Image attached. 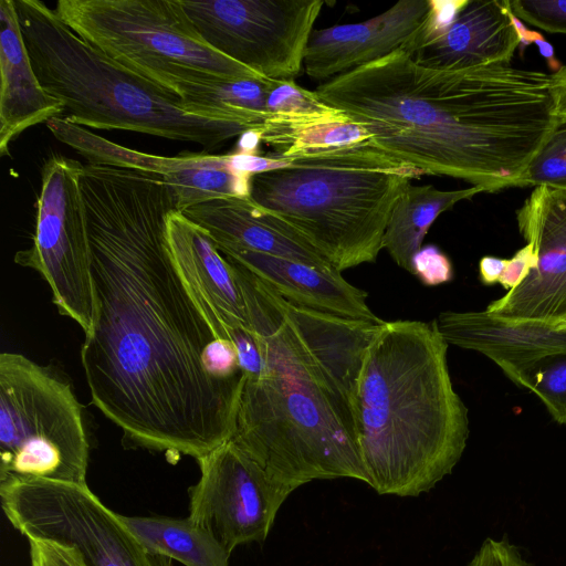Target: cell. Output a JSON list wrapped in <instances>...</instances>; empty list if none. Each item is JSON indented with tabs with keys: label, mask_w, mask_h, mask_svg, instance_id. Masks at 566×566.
<instances>
[{
	"label": "cell",
	"mask_w": 566,
	"mask_h": 566,
	"mask_svg": "<svg viewBox=\"0 0 566 566\" xmlns=\"http://www.w3.org/2000/svg\"><path fill=\"white\" fill-rule=\"evenodd\" d=\"M266 118H314L335 111L324 103L315 91L306 90L294 80H272L265 101Z\"/></svg>",
	"instance_id": "cell-28"
},
{
	"label": "cell",
	"mask_w": 566,
	"mask_h": 566,
	"mask_svg": "<svg viewBox=\"0 0 566 566\" xmlns=\"http://www.w3.org/2000/svg\"><path fill=\"white\" fill-rule=\"evenodd\" d=\"M521 44L510 0H467L443 29L416 38L408 53L436 70H465L510 64Z\"/></svg>",
	"instance_id": "cell-16"
},
{
	"label": "cell",
	"mask_w": 566,
	"mask_h": 566,
	"mask_svg": "<svg viewBox=\"0 0 566 566\" xmlns=\"http://www.w3.org/2000/svg\"><path fill=\"white\" fill-rule=\"evenodd\" d=\"M90 443L71 385L22 354L0 355V480L87 484Z\"/></svg>",
	"instance_id": "cell-8"
},
{
	"label": "cell",
	"mask_w": 566,
	"mask_h": 566,
	"mask_svg": "<svg viewBox=\"0 0 566 566\" xmlns=\"http://www.w3.org/2000/svg\"><path fill=\"white\" fill-rule=\"evenodd\" d=\"M314 91L394 158L485 192L517 187L558 122L551 74L511 64L436 70L402 50Z\"/></svg>",
	"instance_id": "cell-2"
},
{
	"label": "cell",
	"mask_w": 566,
	"mask_h": 566,
	"mask_svg": "<svg viewBox=\"0 0 566 566\" xmlns=\"http://www.w3.org/2000/svg\"><path fill=\"white\" fill-rule=\"evenodd\" d=\"M262 143L279 156L343 147L370 140L368 132L335 109L323 116L305 119L266 118L259 128Z\"/></svg>",
	"instance_id": "cell-25"
},
{
	"label": "cell",
	"mask_w": 566,
	"mask_h": 566,
	"mask_svg": "<svg viewBox=\"0 0 566 566\" xmlns=\"http://www.w3.org/2000/svg\"><path fill=\"white\" fill-rule=\"evenodd\" d=\"M94 321L81 361L93 403L133 446L198 459L232 439L245 380L233 343L178 271L170 188L83 165Z\"/></svg>",
	"instance_id": "cell-1"
},
{
	"label": "cell",
	"mask_w": 566,
	"mask_h": 566,
	"mask_svg": "<svg viewBox=\"0 0 566 566\" xmlns=\"http://www.w3.org/2000/svg\"><path fill=\"white\" fill-rule=\"evenodd\" d=\"M0 499L18 532L73 549L84 566H172L149 552L87 484L9 478L0 480Z\"/></svg>",
	"instance_id": "cell-9"
},
{
	"label": "cell",
	"mask_w": 566,
	"mask_h": 566,
	"mask_svg": "<svg viewBox=\"0 0 566 566\" xmlns=\"http://www.w3.org/2000/svg\"><path fill=\"white\" fill-rule=\"evenodd\" d=\"M46 126L88 164L134 169L160 178L170 188L178 212L218 198L250 197L251 176L235 170L229 154L158 156L111 142L63 117L50 119Z\"/></svg>",
	"instance_id": "cell-13"
},
{
	"label": "cell",
	"mask_w": 566,
	"mask_h": 566,
	"mask_svg": "<svg viewBox=\"0 0 566 566\" xmlns=\"http://www.w3.org/2000/svg\"><path fill=\"white\" fill-rule=\"evenodd\" d=\"M124 522L145 547L185 566H229V553L190 517L124 516Z\"/></svg>",
	"instance_id": "cell-24"
},
{
	"label": "cell",
	"mask_w": 566,
	"mask_h": 566,
	"mask_svg": "<svg viewBox=\"0 0 566 566\" xmlns=\"http://www.w3.org/2000/svg\"><path fill=\"white\" fill-rule=\"evenodd\" d=\"M220 252L296 305L348 319L384 322L368 306V293L336 270L249 250Z\"/></svg>",
	"instance_id": "cell-20"
},
{
	"label": "cell",
	"mask_w": 566,
	"mask_h": 566,
	"mask_svg": "<svg viewBox=\"0 0 566 566\" xmlns=\"http://www.w3.org/2000/svg\"><path fill=\"white\" fill-rule=\"evenodd\" d=\"M181 213L203 229L219 251L249 250L336 270L295 229L250 197L218 198L192 206Z\"/></svg>",
	"instance_id": "cell-18"
},
{
	"label": "cell",
	"mask_w": 566,
	"mask_h": 566,
	"mask_svg": "<svg viewBox=\"0 0 566 566\" xmlns=\"http://www.w3.org/2000/svg\"><path fill=\"white\" fill-rule=\"evenodd\" d=\"M167 241L178 271L213 323L228 337L232 331L251 333L234 268L211 237L181 212L174 211L167 219Z\"/></svg>",
	"instance_id": "cell-19"
},
{
	"label": "cell",
	"mask_w": 566,
	"mask_h": 566,
	"mask_svg": "<svg viewBox=\"0 0 566 566\" xmlns=\"http://www.w3.org/2000/svg\"><path fill=\"white\" fill-rule=\"evenodd\" d=\"M449 345L479 352L517 384L541 359L566 352V327L480 312L446 311L434 319Z\"/></svg>",
	"instance_id": "cell-17"
},
{
	"label": "cell",
	"mask_w": 566,
	"mask_h": 566,
	"mask_svg": "<svg viewBox=\"0 0 566 566\" xmlns=\"http://www.w3.org/2000/svg\"><path fill=\"white\" fill-rule=\"evenodd\" d=\"M410 273L426 286H437L453 279L449 256L434 244L422 245L411 258Z\"/></svg>",
	"instance_id": "cell-30"
},
{
	"label": "cell",
	"mask_w": 566,
	"mask_h": 566,
	"mask_svg": "<svg viewBox=\"0 0 566 566\" xmlns=\"http://www.w3.org/2000/svg\"><path fill=\"white\" fill-rule=\"evenodd\" d=\"M514 17L549 33L566 34V0H512Z\"/></svg>",
	"instance_id": "cell-29"
},
{
	"label": "cell",
	"mask_w": 566,
	"mask_h": 566,
	"mask_svg": "<svg viewBox=\"0 0 566 566\" xmlns=\"http://www.w3.org/2000/svg\"><path fill=\"white\" fill-rule=\"evenodd\" d=\"M54 10L83 40L170 94L196 77L264 78L211 48L180 0H60Z\"/></svg>",
	"instance_id": "cell-7"
},
{
	"label": "cell",
	"mask_w": 566,
	"mask_h": 566,
	"mask_svg": "<svg viewBox=\"0 0 566 566\" xmlns=\"http://www.w3.org/2000/svg\"><path fill=\"white\" fill-rule=\"evenodd\" d=\"M551 76L555 114L566 120V65L560 66Z\"/></svg>",
	"instance_id": "cell-33"
},
{
	"label": "cell",
	"mask_w": 566,
	"mask_h": 566,
	"mask_svg": "<svg viewBox=\"0 0 566 566\" xmlns=\"http://www.w3.org/2000/svg\"><path fill=\"white\" fill-rule=\"evenodd\" d=\"M200 478L189 490V516L229 552L263 542L292 493L232 440L196 459Z\"/></svg>",
	"instance_id": "cell-12"
},
{
	"label": "cell",
	"mask_w": 566,
	"mask_h": 566,
	"mask_svg": "<svg viewBox=\"0 0 566 566\" xmlns=\"http://www.w3.org/2000/svg\"><path fill=\"white\" fill-rule=\"evenodd\" d=\"M250 179V199L305 238L338 271L373 263L392 208L424 175L370 140L269 156Z\"/></svg>",
	"instance_id": "cell-5"
},
{
	"label": "cell",
	"mask_w": 566,
	"mask_h": 566,
	"mask_svg": "<svg viewBox=\"0 0 566 566\" xmlns=\"http://www.w3.org/2000/svg\"><path fill=\"white\" fill-rule=\"evenodd\" d=\"M436 321L384 322L365 349L354 398L358 452L378 494L418 496L449 475L469 438L468 408Z\"/></svg>",
	"instance_id": "cell-4"
},
{
	"label": "cell",
	"mask_w": 566,
	"mask_h": 566,
	"mask_svg": "<svg viewBox=\"0 0 566 566\" xmlns=\"http://www.w3.org/2000/svg\"><path fill=\"white\" fill-rule=\"evenodd\" d=\"M261 143L259 129H249L239 136L237 147L232 153L258 155Z\"/></svg>",
	"instance_id": "cell-35"
},
{
	"label": "cell",
	"mask_w": 566,
	"mask_h": 566,
	"mask_svg": "<svg viewBox=\"0 0 566 566\" xmlns=\"http://www.w3.org/2000/svg\"><path fill=\"white\" fill-rule=\"evenodd\" d=\"M28 541L31 566H84L71 548L46 541Z\"/></svg>",
	"instance_id": "cell-31"
},
{
	"label": "cell",
	"mask_w": 566,
	"mask_h": 566,
	"mask_svg": "<svg viewBox=\"0 0 566 566\" xmlns=\"http://www.w3.org/2000/svg\"><path fill=\"white\" fill-rule=\"evenodd\" d=\"M485 192L480 187L440 190L432 185H408L398 198L387 223L382 249L394 262L410 272L413 254L422 247L431 224L444 211L462 200Z\"/></svg>",
	"instance_id": "cell-22"
},
{
	"label": "cell",
	"mask_w": 566,
	"mask_h": 566,
	"mask_svg": "<svg viewBox=\"0 0 566 566\" xmlns=\"http://www.w3.org/2000/svg\"><path fill=\"white\" fill-rule=\"evenodd\" d=\"M534 265V255L526 244L520 249L511 259H506L504 271L499 283L507 291L517 286L528 274Z\"/></svg>",
	"instance_id": "cell-32"
},
{
	"label": "cell",
	"mask_w": 566,
	"mask_h": 566,
	"mask_svg": "<svg viewBox=\"0 0 566 566\" xmlns=\"http://www.w3.org/2000/svg\"><path fill=\"white\" fill-rule=\"evenodd\" d=\"M15 2L34 71L43 87L62 102L67 122L195 143L207 149L254 129L186 112L177 96L83 40L44 2Z\"/></svg>",
	"instance_id": "cell-6"
},
{
	"label": "cell",
	"mask_w": 566,
	"mask_h": 566,
	"mask_svg": "<svg viewBox=\"0 0 566 566\" xmlns=\"http://www.w3.org/2000/svg\"><path fill=\"white\" fill-rule=\"evenodd\" d=\"M216 51L268 80H294L324 1L180 0Z\"/></svg>",
	"instance_id": "cell-11"
},
{
	"label": "cell",
	"mask_w": 566,
	"mask_h": 566,
	"mask_svg": "<svg viewBox=\"0 0 566 566\" xmlns=\"http://www.w3.org/2000/svg\"><path fill=\"white\" fill-rule=\"evenodd\" d=\"M566 189V120L558 118L542 148L530 163L517 187Z\"/></svg>",
	"instance_id": "cell-27"
},
{
	"label": "cell",
	"mask_w": 566,
	"mask_h": 566,
	"mask_svg": "<svg viewBox=\"0 0 566 566\" xmlns=\"http://www.w3.org/2000/svg\"><path fill=\"white\" fill-rule=\"evenodd\" d=\"M534 265L485 311L512 319L566 321V189L536 187L516 212Z\"/></svg>",
	"instance_id": "cell-14"
},
{
	"label": "cell",
	"mask_w": 566,
	"mask_h": 566,
	"mask_svg": "<svg viewBox=\"0 0 566 566\" xmlns=\"http://www.w3.org/2000/svg\"><path fill=\"white\" fill-rule=\"evenodd\" d=\"M557 325L560 326V327H566V321L557 323Z\"/></svg>",
	"instance_id": "cell-36"
},
{
	"label": "cell",
	"mask_w": 566,
	"mask_h": 566,
	"mask_svg": "<svg viewBox=\"0 0 566 566\" xmlns=\"http://www.w3.org/2000/svg\"><path fill=\"white\" fill-rule=\"evenodd\" d=\"M429 8V0H400L363 22L314 29L305 50V73L323 83L397 50L408 52Z\"/></svg>",
	"instance_id": "cell-15"
},
{
	"label": "cell",
	"mask_w": 566,
	"mask_h": 566,
	"mask_svg": "<svg viewBox=\"0 0 566 566\" xmlns=\"http://www.w3.org/2000/svg\"><path fill=\"white\" fill-rule=\"evenodd\" d=\"M272 80L196 77L174 85L171 93L195 115L240 122L261 128Z\"/></svg>",
	"instance_id": "cell-23"
},
{
	"label": "cell",
	"mask_w": 566,
	"mask_h": 566,
	"mask_svg": "<svg viewBox=\"0 0 566 566\" xmlns=\"http://www.w3.org/2000/svg\"><path fill=\"white\" fill-rule=\"evenodd\" d=\"M506 259L495 256H483L479 263V275L483 284L491 285L499 283L504 271Z\"/></svg>",
	"instance_id": "cell-34"
},
{
	"label": "cell",
	"mask_w": 566,
	"mask_h": 566,
	"mask_svg": "<svg viewBox=\"0 0 566 566\" xmlns=\"http://www.w3.org/2000/svg\"><path fill=\"white\" fill-rule=\"evenodd\" d=\"M82 169L83 164L60 154L45 160L32 243L15 253L14 262L41 274L59 313L86 335L94 321V291Z\"/></svg>",
	"instance_id": "cell-10"
},
{
	"label": "cell",
	"mask_w": 566,
	"mask_h": 566,
	"mask_svg": "<svg viewBox=\"0 0 566 566\" xmlns=\"http://www.w3.org/2000/svg\"><path fill=\"white\" fill-rule=\"evenodd\" d=\"M0 155L25 129L63 117L60 99L41 84L25 45L15 0L0 1Z\"/></svg>",
	"instance_id": "cell-21"
},
{
	"label": "cell",
	"mask_w": 566,
	"mask_h": 566,
	"mask_svg": "<svg viewBox=\"0 0 566 566\" xmlns=\"http://www.w3.org/2000/svg\"><path fill=\"white\" fill-rule=\"evenodd\" d=\"M230 262L261 354L259 373L244 380L231 440L291 492L314 480L368 483L354 398L365 349L385 321L296 305Z\"/></svg>",
	"instance_id": "cell-3"
},
{
	"label": "cell",
	"mask_w": 566,
	"mask_h": 566,
	"mask_svg": "<svg viewBox=\"0 0 566 566\" xmlns=\"http://www.w3.org/2000/svg\"><path fill=\"white\" fill-rule=\"evenodd\" d=\"M516 385L532 391L557 423L566 424V352L541 359Z\"/></svg>",
	"instance_id": "cell-26"
}]
</instances>
